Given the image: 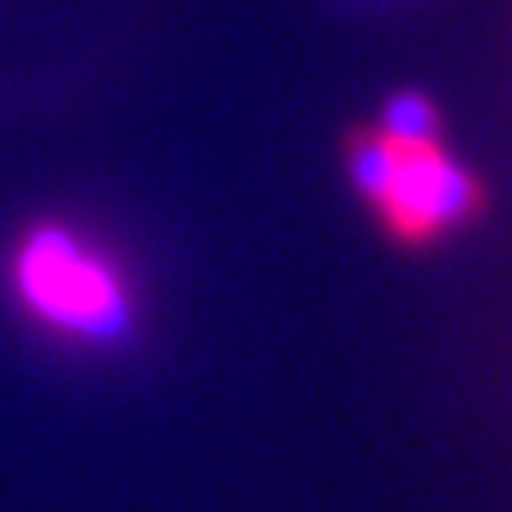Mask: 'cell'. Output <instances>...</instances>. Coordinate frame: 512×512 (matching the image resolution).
<instances>
[{
  "label": "cell",
  "instance_id": "cell-1",
  "mask_svg": "<svg viewBox=\"0 0 512 512\" xmlns=\"http://www.w3.org/2000/svg\"><path fill=\"white\" fill-rule=\"evenodd\" d=\"M347 170L359 198L400 246H436L484 210L480 178L440 134L408 138L375 125L351 138Z\"/></svg>",
  "mask_w": 512,
  "mask_h": 512
},
{
  "label": "cell",
  "instance_id": "cell-2",
  "mask_svg": "<svg viewBox=\"0 0 512 512\" xmlns=\"http://www.w3.org/2000/svg\"><path fill=\"white\" fill-rule=\"evenodd\" d=\"M9 279L21 307L53 335L117 343L134 327L130 275L105 246L65 222H37L17 238Z\"/></svg>",
  "mask_w": 512,
  "mask_h": 512
},
{
  "label": "cell",
  "instance_id": "cell-3",
  "mask_svg": "<svg viewBox=\"0 0 512 512\" xmlns=\"http://www.w3.org/2000/svg\"><path fill=\"white\" fill-rule=\"evenodd\" d=\"M383 130H396L408 138H436L440 134V113L424 93H396L383 109Z\"/></svg>",
  "mask_w": 512,
  "mask_h": 512
}]
</instances>
